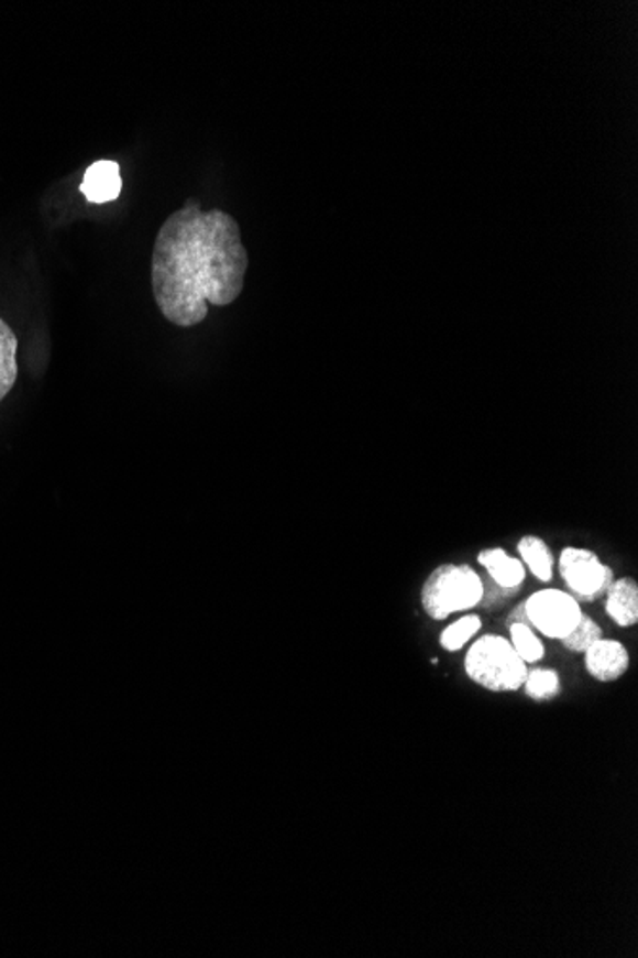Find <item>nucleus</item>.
<instances>
[{"label": "nucleus", "mask_w": 638, "mask_h": 958, "mask_svg": "<svg viewBox=\"0 0 638 958\" xmlns=\"http://www.w3.org/2000/svg\"><path fill=\"white\" fill-rule=\"evenodd\" d=\"M248 269L238 220L220 209L204 211L197 199H188L163 222L153 243L155 305L173 326H199L209 305L238 301Z\"/></svg>", "instance_id": "obj_1"}, {"label": "nucleus", "mask_w": 638, "mask_h": 958, "mask_svg": "<svg viewBox=\"0 0 638 958\" xmlns=\"http://www.w3.org/2000/svg\"><path fill=\"white\" fill-rule=\"evenodd\" d=\"M464 669L484 689L505 693L522 687L528 664L518 656L510 641L501 635H484L469 649Z\"/></svg>", "instance_id": "obj_2"}, {"label": "nucleus", "mask_w": 638, "mask_h": 958, "mask_svg": "<svg viewBox=\"0 0 638 958\" xmlns=\"http://www.w3.org/2000/svg\"><path fill=\"white\" fill-rule=\"evenodd\" d=\"M484 599V584L466 565H442L428 576L421 591L428 617L443 620L453 612L469 610Z\"/></svg>", "instance_id": "obj_3"}, {"label": "nucleus", "mask_w": 638, "mask_h": 958, "mask_svg": "<svg viewBox=\"0 0 638 958\" xmlns=\"http://www.w3.org/2000/svg\"><path fill=\"white\" fill-rule=\"evenodd\" d=\"M531 628L547 638L562 639L580 622L578 599L560 589H541L524 603Z\"/></svg>", "instance_id": "obj_4"}, {"label": "nucleus", "mask_w": 638, "mask_h": 958, "mask_svg": "<svg viewBox=\"0 0 638 958\" xmlns=\"http://www.w3.org/2000/svg\"><path fill=\"white\" fill-rule=\"evenodd\" d=\"M560 574L572 589L573 599L593 601L603 597L614 584V570L606 567L595 553L580 547H566L560 555Z\"/></svg>", "instance_id": "obj_5"}, {"label": "nucleus", "mask_w": 638, "mask_h": 958, "mask_svg": "<svg viewBox=\"0 0 638 958\" xmlns=\"http://www.w3.org/2000/svg\"><path fill=\"white\" fill-rule=\"evenodd\" d=\"M585 666L598 682H616L629 669V653L616 639L601 638L585 651Z\"/></svg>", "instance_id": "obj_6"}, {"label": "nucleus", "mask_w": 638, "mask_h": 958, "mask_svg": "<svg viewBox=\"0 0 638 958\" xmlns=\"http://www.w3.org/2000/svg\"><path fill=\"white\" fill-rule=\"evenodd\" d=\"M121 189H123L121 167L116 161L109 160L92 163L80 184L82 196L87 197L90 204L96 205L116 202L117 197L121 196Z\"/></svg>", "instance_id": "obj_7"}, {"label": "nucleus", "mask_w": 638, "mask_h": 958, "mask_svg": "<svg viewBox=\"0 0 638 958\" xmlns=\"http://www.w3.org/2000/svg\"><path fill=\"white\" fill-rule=\"evenodd\" d=\"M479 563L486 568L492 580L499 586L501 589L515 591L524 578H526V568L520 559L510 557L507 552H503L499 547L495 549H486L479 555Z\"/></svg>", "instance_id": "obj_8"}, {"label": "nucleus", "mask_w": 638, "mask_h": 958, "mask_svg": "<svg viewBox=\"0 0 638 958\" xmlns=\"http://www.w3.org/2000/svg\"><path fill=\"white\" fill-rule=\"evenodd\" d=\"M606 612L622 628H629L638 622V586L632 578H619L609 586Z\"/></svg>", "instance_id": "obj_9"}, {"label": "nucleus", "mask_w": 638, "mask_h": 958, "mask_svg": "<svg viewBox=\"0 0 638 958\" xmlns=\"http://www.w3.org/2000/svg\"><path fill=\"white\" fill-rule=\"evenodd\" d=\"M18 339L12 327L0 318V402L7 399L18 379Z\"/></svg>", "instance_id": "obj_10"}, {"label": "nucleus", "mask_w": 638, "mask_h": 958, "mask_svg": "<svg viewBox=\"0 0 638 958\" xmlns=\"http://www.w3.org/2000/svg\"><path fill=\"white\" fill-rule=\"evenodd\" d=\"M518 552H520L524 565L530 568V573L536 576L537 580H552V553L541 537H522L518 544Z\"/></svg>", "instance_id": "obj_11"}, {"label": "nucleus", "mask_w": 638, "mask_h": 958, "mask_svg": "<svg viewBox=\"0 0 638 958\" xmlns=\"http://www.w3.org/2000/svg\"><path fill=\"white\" fill-rule=\"evenodd\" d=\"M510 645L515 646L516 653L526 664H536L543 658V643L534 633L531 625L513 622L510 624Z\"/></svg>", "instance_id": "obj_12"}, {"label": "nucleus", "mask_w": 638, "mask_h": 958, "mask_svg": "<svg viewBox=\"0 0 638 958\" xmlns=\"http://www.w3.org/2000/svg\"><path fill=\"white\" fill-rule=\"evenodd\" d=\"M524 689L528 693V697L534 700H549L557 697L560 693L559 674L554 669L536 668L534 672H528Z\"/></svg>", "instance_id": "obj_13"}, {"label": "nucleus", "mask_w": 638, "mask_h": 958, "mask_svg": "<svg viewBox=\"0 0 638 958\" xmlns=\"http://www.w3.org/2000/svg\"><path fill=\"white\" fill-rule=\"evenodd\" d=\"M480 628H482V622H480L479 617L469 614V617L459 618L458 622H453L443 630L440 643H442L443 649L453 653V651L463 649L480 632Z\"/></svg>", "instance_id": "obj_14"}, {"label": "nucleus", "mask_w": 638, "mask_h": 958, "mask_svg": "<svg viewBox=\"0 0 638 958\" xmlns=\"http://www.w3.org/2000/svg\"><path fill=\"white\" fill-rule=\"evenodd\" d=\"M601 638H603L601 625L596 624L593 618L581 614L580 622L575 624L572 632L568 633L566 638L560 639V641L573 653H585L588 646L593 645Z\"/></svg>", "instance_id": "obj_15"}, {"label": "nucleus", "mask_w": 638, "mask_h": 958, "mask_svg": "<svg viewBox=\"0 0 638 958\" xmlns=\"http://www.w3.org/2000/svg\"><path fill=\"white\" fill-rule=\"evenodd\" d=\"M508 622L513 624V622H520V624L530 625V620H528V614H526V609H524V603L518 605L513 612H510V618H508Z\"/></svg>", "instance_id": "obj_16"}]
</instances>
